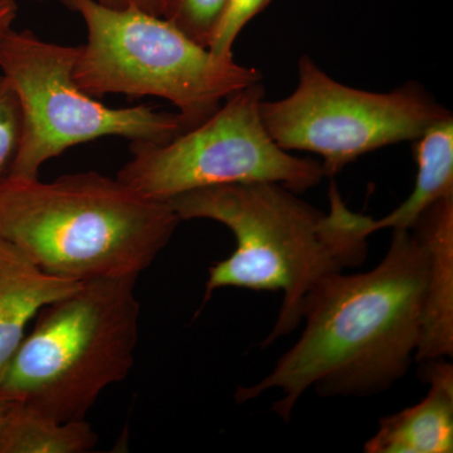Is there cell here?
<instances>
[{
  "label": "cell",
  "instance_id": "obj_17",
  "mask_svg": "<svg viewBox=\"0 0 453 453\" xmlns=\"http://www.w3.org/2000/svg\"><path fill=\"white\" fill-rule=\"evenodd\" d=\"M173 0H112V8H134L155 17L165 18Z\"/></svg>",
  "mask_w": 453,
  "mask_h": 453
},
{
  "label": "cell",
  "instance_id": "obj_5",
  "mask_svg": "<svg viewBox=\"0 0 453 453\" xmlns=\"http://www.w3.org/2000/svg\"><path fill=\"white\" fill-rule=\"evenodd\" d=\"M58 2L88 28L73 79L91 96L164 98L192 129L234 92L261 82L258 70L238 65L234 56L214 55L165 18L98 0Z\"/></svg>",
  "mask_w": 453,
  "mask_h": 453
},
{
  "label": "cell",
  "instance_id": "obj_15",
  "mask_svg": "<svg viewBox=\"0 0 453 453\" xmlns=\"http://www.w3.org/2000/svg\"><path fill=\"white\" fill-rule=\"evenodd\" d=\"M226 0H173L165 19L203 47L210 44Z\"/></svg>",
  "mask_w": 453,
  "mask_h": 453
},
{
  "label": "cell",
  "instance_id": "obj_20",
  "mask_svg": "<svg viewBox=\"0 0 453 453\" xmlns=\"http://www.w3.org/2000/svg\"><path fill=\"white\" fill-rule=\"evenodd\" d=\"M98 2L103 3V4L109 5V7H112V0H98Z\"/></svg>",
  "mask_w": 453,
  "mask_h": 453
},
{
  "label": "cell",
  "instance_id": "obj_18",
  "mask_svg": "<svg viewBox=\"0 0 453 453\" xmlns=\"http://www.w3.org/2000/svg\"><path fill=\"white\" fill-rule=\"evenodd\" d=\"M18 13L16 0H0V41L11 31Z\"/></svg>",
  "mask_w": 453,
  "mask_h": 453
},
{
  "label": "cell",
  "instance_id": "obj_11",
  "mask_svg": "<svg viewBox=\"0 0 453 453\" xmlns=\"http://www.w3.org/2000/svg\"><path fill=\"white\" fill-rule=\"evenodd\" d=\"M81 285L76 280L50 275L0 238V380L26 338L32 319Z\"/></svg>",
  "mask_w": 453,
  "mask_h": 453
},
{
  "label": "cell",
  "instance_id": "obj_6",
  "mask_svg": "<svg viewBox=\"0 0 453 453\" xmlns=\"http://www.w3.org/2000/svg\"><path fill=\"white\" fill-rule=\"evenodd\" d=\"M79 47L11 29L0 41V71L16 89L23 139L11 178H38L52 157L106 136L164 144L189 130L179 113L153 107L112 109L86 94L73 79Z\"/></svg>",
  "mask_w": 453,
  "mask_h": 453
},
{
  "label": "cell",
  "instance_id": "obj_9",
  "mask_svg": "<svg viewBox=\"0 0 453 453\" xmlns=\"http://www.w3.org/2000/svg\"><path fill=\"white\" fill-rule=\"evenodd\" d=\"M410 229L428 257L421 336L414 359H445L453 353V196L432 204Z\"/></svg>",
  "mask_w": 453,
  "mask_h": 453
},
{
  "label": "cell",
  "instance_id": "obj_13",
  "mask_svg": "<svg viewBox=\"0 0 453 453\" xmlns=\"http://www.w3.org/2000/svg\"><path fill=\"white\" fill-rule=\"evenodd\" d=\"M97 441L86 419L58 422L18 402L0 425V453H85Z\"/></svg>",
  "mask_w": 453,
  "mask_h": 453
},
{
  "label": "cell",
  "instance_id": "obj_10",
  "mask_svg": "<svg viewBox=\"0 0 453 453\" xmlns=\"http://www.w3.org/2000/svg\"><path fill=\"white\" fill-rule=\"evenodd\" d=\"M422 378L428 395L418 404L380 419L365 443L368 453H451L453 451V366L428 360Z\"/></svg>",
  "mask_w": 453,
  "mask_h": 453
},
{
  "label": "cell",
  "instance_id": "obj_19",
  "mask_svg": "<svg viewBox=\"0 0 453 453\" xmlns=\"http://www.w3.org/2000/svg\"><path fill=\"white\" fill-rule=\"evenodd\" d=\"M9 405H11V402L0 399V425H2L3 418H4L5 413H7Z\"/></svg>",
  "mask_w": 453,
  "mask_h": 453
},
{
  "label": "cell",
  "instance_id": "obj_2",
  "mask_svg": "<svg viewBox=\"0 0 453 453\" xmlns=\"http://www.w3.org/2000/svg\"><path fill=\"white\" fill-rule=\"evenodd\" d=\"M329 213L270 181L201 188L169 199L179 219H211L234 235L235 250L210 268L204 303L219 288L282 291L283 300L268 347L303 320V301L325 277L359 266L368 256L372 217L356 213L336 184Z\"/></svg>",
  "mask_w": 453,
  "mask_h": 453
},
{
  "label": "cell",
  "instance_id": "obj_7",
  "mask_svg": "<svg viewBox=\"0 0 453 453\" xmlns=\"http://www.w3.org/2000/svg\"><path fill=\"white\" fill-rule=\"evenodd\" d=\"M262 100L261 82L252 83L168 142H133V159L122 166L119 180L140 196L164 202L223 184L270 181L295 193L318 186L323 166L273 142L262 122Z\"/></svg>",
  "mask_w": 453,
  "mask_h": 453
},
{
  "label": "cell",
  "instance_id": "obj_1",
  "mask_svg": "<svg viewBox=\"0 0 453 453\" xmlns=\"http://www.w3.org/2000/svg\"><path fill=\"white\" fill-rule=\"evenodd\" d=\"M428 257L411 229H393L386 257L365 273H333L309 292L300 339L238 403L280 389L273 411L288 421L310 388L325 396L371 395L404 377L421 336Z\"/></svg>",
  "mask_w": 453,
  "mask_h": 453
},
{
  "label": "cell",
  "instance_id": "obj_3",
  "mask_svg": "<svg viewBox=\"0 0 453 453\" xmlns=\"http://www.w3.org/2000/svg\"><path fill=\"white\" fill-rule=\"evenodd\" d=\"M179 222L168 202L96 172L0 186V238L50 275L80 282L139 277Z\"/></svg>",
  "mask_w": 453,
  "mask_h": 453
},
{
  "label": "cell",
  "instance_id": "obj_4",
  "mask_svg": "<svg viewBox=\"0 0 453 453\" xmlns=\"http://www.w3.org/2000/svg\"><path fill=\"white\" fill-rule=\"evenodd\" d=\"M136 281L135 276L89 280L42 310L0 380V399L58 422L85 419L101 393L133 369Z\"/></svg>",
  "mask_w": 453,
  "mask_h": 453
},
{
  "label": "cell",
  "instance_id": "obj_12",
  "mask_svg": "<svg viewBox=\"0 0 453 453\" xmlns=\"http://www.w3.org/2000/svg\"><path fill=\"white\" fill-rule=\"evenodd\" d=\"M417 178L413 192L396 210L372 219V232L410 229L432 204L453 196V119L434 122L414 140Z\"/></svg>",
  "mask_w": 453,
  "mask_h": 453
},
{
  "label": "cell",
  "instance_id": "obj_16",
  "mask_svg": "<svg viewBox=\"0 0 453 453\" xmlns=\"http://www.w3.org/2000/svg\"><path fill=\"white\" fill-rule=\"evenodd\" d=\"M273 0H226L208 50L216 56L231 57L241 31L261 13Z\"/></svg>",
  "mask_w": 453,
  "mask_h": 453
},
{
  "label": "cell",
  "instance_id": "obj_8",
  "mask_svg": "<svg viewBox=\"0 0 453 453\" xmlns=\"http://www.w3.org/2000/svg\"><path fill=\"white\" fill-rule=\"evenodd\" d=\"M259 110L280 148L323 157L324 177L377 149L414 142L434 122L452 116L418 86L388 94L351 88L327 76L309 56L300 58L299 83L290 96L262 100Z\"/></svg>",
  "mask_w": 453,
  "mask_h": 453
},
{
  "label": "cell",
  "instance_id": "obj_14",
  "mask_svg": "<svg viewBox=\"0 0 453 453\" xmlns=\"http://www.w3.org/2000/svg\"><path fill=\"white\" fill-rule=\"evenodd\" d=\"M23 139V111L16 89L0 73V186L11 179Z\"/></svg>",
  "mask_w": 453,
  "mask_h": 453
}]
</instances>
